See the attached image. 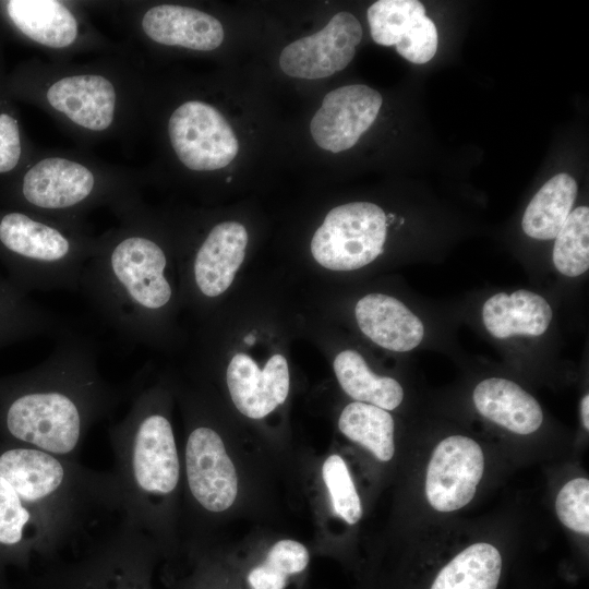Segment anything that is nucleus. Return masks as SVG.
Returning a JSON list of instances; mask_svg holds the SVG:
<instances>
[{"mask_svg": "<svg viewBox=\"0 0 589 589\" xmlns=\"http://www.w3.org/2000/svg\"><path fill=\"white\" fill-rule=\"evenodd\" d=\"M139 381L136 373L123 385L109 383L92 340L70 330L9 397L2 426L20 445L74 459L89 429L130 398Z\"/></svg>", "mask_w": 589, "mask_h": 589, "instance_id": "nucleus-1", "label": "nucleus"}, {"mask_svg": "<svg viewBox=\"0 0 589 589\" xmlns=\"http://www.w3.org/2000/svg\"><path fill=\"white\" fill-rule=\"evenodd\" d=\"M167 268L168 256L154 238L128 230L97 244L84 266L80 291L125 340L154 345L173 302Z\"/></svg>", "mask_w": 589, "mask_h": 589, "instance_id": "nucleus-2", "label": "nucleus"}, {"mask_svg": "<svg viewBox=\"0 0 589 589\" xmlns=\"http://www.w3.org/2000/svg\"><path fill=\"white\" fill-rule=\"evenodd\" d=\"M125 416L110 426L111 474L119 500V518L145 533L159 532L166 501L180 481V459L164 396L156 387L130 397Z\"/></svg>", "mask_w": 589, "mask_h": 589, "instance_id": "nucleus-3", "label": "nucleus"}, {"mask_svg": "<svg viewBox=\"0 0 589 589\" xmlns=\"http://www.w3.org/2000/svg\"><path fill=\"white\" fill-rule=\"evenodd\" d=\"M0 243L20 262L27 283L47 291H79L84 266L97 247L23 213L0 219Z\"/></svg>", "mask_w": 589, "mask_h": 589, "instance_id": "nucleus-4", "label": "nucleus"}, {"mask_svg": "<svg viewBox=\"0 0 589 589\" xmlns=\"http://www.w3.org/2000/svg\"><path fill=\"white\" fill-rule=\"evenodd\" d=\"M386 215L376 204L352 202L330 209L311 240L314 260L330 271H353L373 262L386 240Z\"/></svg>", "mask_w": 589, "mask_h": 589, "instance_id": "nucleus-5", "label": "nucleus"}, {"mask_svg": "<svg viewBox=\"0 0 589 589\" xmlns=\"http://www.w3.org/2000/svg\"><path fill=\"white\" fill-rule=\"evenodd\" d=\"M168 133L178 158L191 170L224 168L239 151L236 134L225 117L200 100L185 101L172 112Z\"/></svg>", "mask_w": 589, "mask_h": 589, "instance_id": "nucleus-6", "label": "nucleus"}, {"mask_svg": "<svg viewBox=\"0 0 589 589\" xmlns=\"http://www.w3.org/2000/svg\"><path fill=\"white\" fill-rule=\"evenodd\" d=\"M362 38L360 22L349 12L336 13L324 28L286 46L279 57L291 77L316 80L344 70Z\"/></svg>", "mask_w": 589, "mask_h": 589, "instance_id": "nucleus-7", "label": "nucleus"}, {"mask_svg": "<svg viewBox=\"0 0 589 589\" xmlns=\"http://www.w3.org/2000/svg\"><path fill=\"white\" fill-rule=\"evenodd\" d=\"M483 469V453L476 441L462 435L441 441L426 469L425 494L430 505L438 512L466 506L476 494Z\"/></svg>", "mask_w": 589, "mask_h": 589, "instance_id": "nucleus-8", "label": "nucleus"}, {"mask_svg": "<svg viewBox=\"0 0 589 589\" xmlns=\"http://www.w3.org/2000/svg\"><path fill=\"white\" fill-rule=\"evenodd\" d=\"M184 465L188 489L207 512L228 509L238 493V477L220 435L207 425L193 428L187 438Z\"/></svg>", "mask_w": 589, "mask_h": 589, "instance_id": "nucleus-9", "label": "nucleus"}, {"mask_svg": "<svg viewBox=\"0 0 589 589\" xmlns=\"http://www.w3.org/2000/svg\"><path fill=\"white\" fill-rule=\"evenodd\" d=\"M382 103L381 94L363 84L330 91L311 120L313 140L332 153L351 148L375 121Z\"/></svg>", "mask_w": 589, "mask_h": 589, "instance_id": "nucleus-10", "label": "nucleus"}, {"mask_svg": "<svg viewBox=\"0 0 589 589\" xmlns=\"http://www.w3.org/2000/svg\"><path fill=\"white\" fill-rule=\"evenodd\" d=\"M226 381L237 409L249 418L261 419L288 396V363L281 354H274L261 370L251 357L237 353L228 364Z\"/></svg>", "mask_w": 589, "mask_h": 589, "instance_id": "nucleus-11", "label": "nucleus"}, {"mask_svg": "<svg viewBox=\"0 0 589 589\" xmlns=\"http://www.w3.org/2000/svg\"><path fill=\"white\" fill-rule=\"evenodd\" d=\"M95 177L85 166L60 157L45 158L24 176L26 202L47 212L70 211L93 197Z\"/></svg>", "mask_w": 589, "mask_h": 589, "instance_id": "nucleus-12", "label": "nucleus"}, {"mask_svg": "<svg viewBox=\"0 0 589 589\" xmlns=\"http://www.w3.org/2000/svg\"><path fill=\"white\" fill-rule=\"evenodd\" d=\"M76 541L62 527L26 503L0 476V551L50 554Z\"/></svg>", "mask_w": 589, "mask_h": 589, "instance_id": "nucleus-13", "label": "nucleus"}, {"mask_svg": "<svg viewBox=\"0 0 589 589\" xmlns=\"http://www.w3.org/2000/svg\"><path fill=\"white\" fill-rule=\"evenodd\" d=\"M248 244L245 227L237 221L214 226L196 249L190 276L197 293L213 299L224 293L243 262Z\"/></svg>", "mask_w": 589, "mask_h": 589, "instance_id": "nucleus-14", "label": "nucleus"}, {"mask_svg": "<svg viewBox=\"0 0 589 589\" xmlns=\"http://www.w3.org/2000/svg\"><path fill=\"white\" fill-rule=\"evenodd\" d=\"M47 100L79 127L99 132L113 121L117 95L106 77L79 74L56 81L47 91Z\"/></svg>", "mask_w": 589, "mask_h": 589, "instance_id": "nucleus-15", "label": "nucleus"}, {"mask_svg": "<svg viewBox=\"0 0 589 589\" xmlns=\"http://www.w3.org/2000/svg\"><path fill=\"white\" fill-rule=\"evenodd\" d=\"M354 314L361 332L385 349L410 351L423 339L421 320L394 297L369 293L357 302Z\"/></svg>", "mask_w": 589, "mask_h": 589, "instance_id": "nucleus-16", "label": "nucleus"}, {"mask_svg": "<svg viewBox=\"0 0 589 589\" xmlns=\"http://www.w3.org/2000/svg\"><path fill=\"white\" fill-rule=\"evenodd\" d=\"M142 28L158 44L192 50H214L224 40V28L217 19L177 4H159L147 10L142 19Z\"/></svg>", "mask_w": 589, "mask_h": 589, "instance_id": "nucleus-17", "label": "nucleus"}, {"mask_svg": "<svg viewBox=\"0 0 589 589\" xmlns=\"http://www.w3.org/2000/svg\"><path fill=\"white\" fill-rule=\"evenodd\" d=\"M472 398L484 418L510 432L527 435L541 426L543 413L539 402L509 380H483L476 386Z\"/></svg>", "mask_w": 589, "mask_h": 589, "instance_id": "nucleus-18", "label": "nucleus"}, {"mask_svg": "<svg viewBox=\"0 0 589 589\" xmlns=\"http://www.w3.org/2000/svg\"><path fill=\"white\" fill-rule=\"evenodd\" d=\"M552 320V309L540 294L520 289L512 293L498 292L482 306L486 330L497 339L515 335L540 336Z\"/></svg>", "mask_w": 589, "mask_h": 589, "instance_id": "nucleus-19", "label": "nucleus"}, {"mask_svg": "<svg viewBox=\"0 0 589 589\" xmlns=\"http://www.w3.org/2000/svg\"><path fill=\"white\" fill-rule=\"evenodd\" d=\"M5 8L13 24L40 45L65 48L77 37L76 19L60 1L10 0Z\"/></svg>", "mask_w": 589, "mask_h": 589, "instance_id": "nucleus-20", "label": "nucleus"}, {"mask_svg": "<svg viewBox=\"0 0 589 589\" xmlns=\"http://www.w3.org/2000/svg\"><path fill=\"white\" fill-rule=\"evenodd\" d=\"M577 183L561 172L548 180L529 202L521 220L524 232L538 240L556 237L572 212Z\"/></svg>", "mask_w": 589, "mask_h": 589, "instance_id": "nucleus-21", "label": "nucleus"}, {"mask_svg": "<svg viewBox=\"0 0 589 589\" xmlns=\"http://www.w3.org/2000/svg\"><path fill=\"white\" fill-rule=\"evenodd\" d=\"M333 365L341 388L357 401L384 410H393L402 401L400 384L392 377L373 373L358 351L347 349L339 352Z\"/></svg>", "mask_w": 589, "mask_h": 589, "instance_id": "nucleus-22", "label": "nucleus"}, {"mask_svg": "<svg viewBox=\"0 0 589 589\" xmlns=\"http://www.w3.org/2000/svg\"><path fill=\"white\" fill-rule=\"evenodd\" d=\"M501 572L498 550L490 543L478 542L450 560L430 589H496Z\"/></svg>", "mask_w": 589, "mask_h": 589, "instance_id": "nucleus-23", "label": "nucleus"}, {"mask_svg": "<svg viewBox=\"0 0 589 589\" xmlns=\"http://www.w3.org/2000/svg\"><path fill=\"white\" fill-rule=\"evenodd\" d=\"M341 433L370 450L378 460L393 458L394 420L384 409L354 401L347 405L338 420Z\"/></svg>", "mask_w": 589, "mask_h": 589, "instance_id": "nucleus-24", "label": "nucleus"}, {"mask_svg": "<svg viewBox=\"0 0 589 589\" xmlns=\"http://www.w3.org/2000/svg\"><path fill=\"white\" fill-rule=\"evenodd\" d=\"M553 263L563 275L576 277L589 268V208L572 211L555 237Z\"/></svg>", "mask_w": 589, "mask_h": 589, "instance_id": "nucleus-25", "label": "nucleus"}, {"mask_svg": "<svg viewBox=\"0 0 589 589\" xmlns=\"http://www.w3.org/2000/svg\"><path fill=\"white\" fill-rule=\"evenodd\" d=\"M424 15L425 8L418 0H380L366 12L372 39L382 46H395Z\"/></svg>", "mask_w": 589, "mask_h": 589, "instance_id": "nucleus-26", "label": "nucleus"}, {"mask_svg": "<svg viewBox=\"0 0 589 589\" xmlns=\"http://www.w3.org/2000/svg\"><path fill=\"white\" fill-rule=\"evenodd\" d=\"M322 476L334 513L350 525L358 522L362 516L361 502L344 459L330 455L323 464Z\"/></svg>", "mask_w": 589, "mask_h": 589, "instance_id": "nucleus-27", "label": "nucleus"}, {"mask_svg": "<svg viewBox=\"0 0 589 589\" xmlns=\"http://www.w3.org/2000/svg\"><path fill=\"white\" fill-rule=\"evenodd\" d=\"M555 509L561 522L573 531L589 533V481L576 478L558 492Z\"/></svg>", "mask_w": 589, "mask_h": 589, "instance_id": "nucleus-28", "label": "nucleus"}, {"mask_svg": "<svg viewBox=\"0 0 589 589\" xmlns=\"http://www.w3.org/2000/svg\"><path fill=\"white\" fill-rule=\"evenodd\" d=\"M438 35L434 22L420 17L395 45L397 52L411 63L429 62L437 50Z\"/></svg>", "mask_w": 589, "mask_h": 589, "instance_id": "nucleus-29", "label": "nucleus"}, {"mask_svg": "<svg viewBox=\"0 0 589 589\" xmlns=\"http://www.w3.org/2000/svg\"><path fill=\"white\" fill-rule=\"evenodd\" d=\"M310 561L306 548L294 540H280L268 551L265 564L286 577L302 573Z\"/></svg>", "mask_w": 589, "mask_h": 589, "instance_id": "nucleus-30", "label": "nucleus"}, {"mask_svg": "<svg viewBox=\"0 0 589 589\" xmlns=\"http://www.w3.org/2000/svg\"><path fill=\"white\" fill-rule=\"evenodd\" d=\"M21 157L17 121L8 113L0 115V173L12 170Z\"/></svg>", "mask_w": 589, "mask_h": 589, "instance_id": "nucleus-31", "label": "nucleus"}, {"mask_svg": "<svg viewBox=\"0 0 589 589\" xmlns=\"http://www.w3.org/2000/svg\"><path fill=\"white\" fill-rule=\"evenodd\" d=\"M288 579L264 562L254 566L247 576L251 589H285Z\"/></svg>", "mask_w": 589, "mask_h": 589, "instance_id": "nucleus-32", "label": "nucleus"}, {"mask_svg": "<svg viewBox=\"0 0 589 589\" xmlns=\"http://www.w3.org/2000/svg\"><path fill=\"white\" fill-rule=\"evenodd\" d=\"M580 412H581L582 425L588 431L589 430V395L588 394L585 395V397L581 400Z\"/></svg>", "mask_w": 589, "mask_h": 589, "instance_id": "nucleus-33", "label": "nucleus"}, {"mask_svg": "<svg viewBox=\"0 0 589 589\" xmlns=\"http://www.w3.org/2000/svg\"><path fill=\"white\" fill-rule=\"evenodd\" d=\"M244 342L248 345H253L255 342V337L249 334L244 337Z\"/></svg>", "mask_w": 589, "mask_h": 589, "instance_id": "nucleus-34", "label": "nucleus"}]
</instances>
